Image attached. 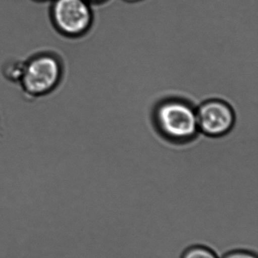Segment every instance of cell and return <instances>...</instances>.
Here are the masks:
<instances>
[{
	"label": "cell",
	"mask_w": 258,
	"mask_h": 258,
	"mask_svg": "<svg viewBox=\"0 0 258 258\" xmlns=\"http://www.w3.org/2000/svg\"><path fill=\"white\" fill-rule=\"evenodd\" d=\"M154 122L159 132L174 142H186L195 138L198 131L196 110L183 100H165L156 107Z\"/></svg>",
	"instance_id": "6da1fadb"
},
{
	"label": "cell",
	"mask_w": 258,
	"mask_h": 258,
	"mask_svg": "<svg viewBox=\"0 0 258 258\" xmlns=\"http://www.w3.org/2000/svg\"><path fill=\"white\" fill-rule=\"evenodd\" d=\"M50 3L49 19L59 34L75 39L90 30L93 13L86 0H53Z\"/></svg>",
	"instance_id": "7a4b0ae2"
},
{
	"label": "cell",
	"mask_w": 258,
	"mask_h": 258,
	"mask_svg": "<svg viewBox=\"0 0 258 258\" xmlns=\"http://www.w3.org/2000/svg\"><path fill=\"white\" fill-rule=\"evenodd\" d=\"M62 77V65L58 57L42 53L25 62L21 83L30 95H43L53 91Z\"/></svg>",
	"instance_id": "3957f363"
},
{
	"label": "cell",
	"mask_w": 258,
	"mask_h": 258,
	"mask_svg": "<svg viewBox=\"0 0 258 258\" xmlns=\"http://www.w3.org/2000/svg\"><path fill=\"white\" fill-rule=\"evenodd\" d=\"M198 130L210 137H221L230 132L235 113L230 104L218 99L209 100L196 110Z\"/></svg>",
	"instance_id": "277c9868"
},
{
	"label": "cell",
	"mask_w": 258,
	"mask_h": 258,
	"mask_svg": "<svg viewBox=\"0 0 258 258\" xmlns=\"http://www.w3.org/2000/svg\"><path fill=\"white\" fill-rule=\"evenodd\" d=\"M25 62L17 59H12L3 64V74L8 80L12 82H21L24 74Z\"/></svg>",
	"instance_id": "5b68a950"
},
{
	"label": "cell",
	"mask_w": 258,
	"mask_h": 258,
	"mask_svg": "<svg viewBox=\"0 0 258 258\" xmlns=\"http://www.w3.org/2000/svg\"><path fill=\"white\" fill-rule=\"evenodd\" d=\"M180 258H220L213 248L205 245L195 244L186 248Z\"/></svg>",
	"instance_id": "8992f818"
},
{
	"label": "cell",
	"mask_w": 258,
	"mask_h": 258,
	"mask_svg": "<svg viewBox=\"0 0 258 258\" xmlns=\"http://www.w3.org/2000/svg\"><path fill=\"white\" fill-rule=\"evenodd\" d=\"M221 258H257V255L251 250L239 248L227 251Z\"/></svg>",
	"instance_id": "52a82bcc"
},
{
	"label": "cell",
	"mask_w": 258,
	"mask_h": 258,
	"mask_svg": "<svg viewBox=\"0 0 258 258\" xmlns=\"http://www.w3.org/2000/svg\"><path fill=\"white\" fill-rule=\"evenodd\" d=\"M89 4H98V3H103V2L106 1V0H86Z\"/></svg>",
	"instance_id": "ba28073f"
},
{
	"label": "cell",
	"mask_w": 258,
	"mask_h": 258,
	"mask_svg": "<svg viewBox=\"0 0 258 258\" xmlns=\"http://www.w3.org/2000/svg\"><path fill=\"white\" fill-rule=\"evenodd\" d=\"M33 2H36L38 3H51L53 0H33Z\"/></svg>",
	"instance_id": "9c48e42d"
},
{
	"label": "cell",
	"mask_w": 258,
	"mask_h": 258,
	"mask_svg": "<svg viewBox=\"0 0 258 258\" xmlns=\"http://www.w3.org/2000/svg\"><path fill=\"white\" fill-rule=\"evenodd\" d=\"M127 2H130V3H134V2L140 1V0H125Z\"/></svg>",
	"instance_id": "30bf717a"
}]
</instances>
